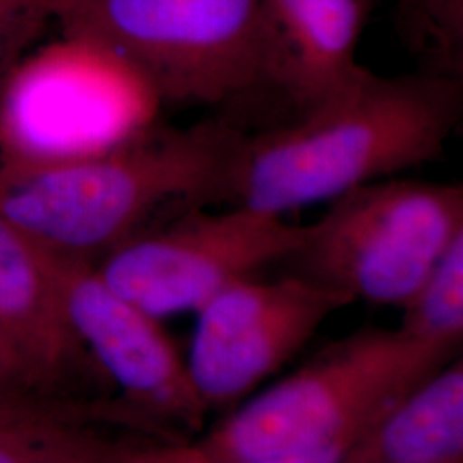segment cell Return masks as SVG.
Returning a JSON list of instances; mask_svg holds the SVG:
<instances>
[{
	"instance_id": "1",
	"label": "cell",
	"mask_w": 463,
	"mask_h": 463,
	"mask_svg": "<svg viewBox=\"0 0 463 463\" xmlns=\"http://www.w3.org/2000/svg\"><path fill=\"white\" fill-rule=\"evenodd\" d=\"M462 78L364 71L292 122L239 131L225 201L285 215L445 156L460 124Z\"/></svg>"
},
{
	"instance_id": "2",
	"label": "cell",
	"mask_w": 463,
	"mask_h": 463,
	"mask_svg": "<svg viewBox=\"0 0 463 463\" xmlns=\"http://www.w3.org/2000/svg\"><path fill=\"white\" fill-rule=\"evenodd\" d=\"M239 128L143 126L116 145L33 170L0 168V215L53 254L93 263L158 210L225 201Z\"/></svg>"
},
{
	"instance_id": "3",
	"label": "cell",
	"mask_w": 463,
	"mask_h": 463,
	"mask_svg": "<svg viewBox=\"0 0 463 463\" xmlns=\"http://www.w3.org/2000/svg\"><path fill=\"white\" fill-rule=\"evenodd\" d=\"M460 347L400 328L354 331L212 430L172 448L165 463H345L365 434Z\"/></svg>"
},
{
	"instance_id": "4",
	"label": "cell",
	"mask_w": 463,
	"mask_h": 463,
	"mask_svg": "<svg viewBox=\"0 0 463 463\" xmlns=\"http://www.w3.org/2000/svg\"><path fill=\"white\" fill-rule=\"evenodd\" d=\"M52 16L155 99L242 110L252 99L258 0H59Z\"/></svg>"
},
{
	"instance_id": "5",
	"label": "cell",
	"mask_w": 463,
	"mask_h": 463,
	"mask_svg": "<svg viewBox=\"0 0 463 463\" xmlns=\"http://www.w3.org/2000/svg\"><path fill=\"white\" fill-rule=\"evenodd\" d=\"M281 263L354 302L402 307L463 233V189L384 177L330 201Z\"/></svg>"
},
{
	"instance_id": "6",
	"label": "cell",
	"mask_w": 463,
	"mask_h": 463,
	"mask_svg": "<svg viewBox=\"0 0 463 463\" xmlns=\"http://www.w3.org/2000/svg\"><path fill=\"white\" fill-rule=\"evenodd\" d=\"M187 208L165 225L136 233L95 265L103 281L155 317L196 313L218 292L280 263L307 239L309 225L233 206L208 213Z\"/></svg>"
},
{
	"instance_id": "7",
	"label": "cell",
	"mask_w": 463,
	"mask_h": 463,
	"mask_svg": "<svg viewBox=\"0 0 463 463\" xmlns=\"http://www.w3.org/2000/svg\"><path fill=\"white\" fill-rule=\"evenodd\" d=\"M141 97L153 99L131 71L64 38L9 80L0 103V168L33 170L116 145L148 124Z\"/></svg>"
},
{
	"instance_id": "8",
	"label": "cell",
	"mask_w": 463,
	"mask_h": 463,
	"mask_svg": "<svg viewBox=\"0 0 463 463\" xmlns=\"http://www.w3.org/2000/svg\"><path fill=\"white\" fill-rule=\"evenodd\" d=\"M47 252L67 323L122 403L170 447L198 436L208 412L158 317L117 294L93 263Z\"/></svg>"
},
{
	"instance_id": "9",
	"label": "cell",
	"mask_w": 463,
	"mask_h": 463,
	"mask_svg": "<svg viewBox=\"0 0 463 463\" xmlns=\"http://www.w3.org/2000/svg\"><path fill=\"white\" fill-rule=\"evenodd\" d=\"M354 304L315 281H235L196 311L189 378L206 412H231L287 364L326 321Z\"/></svg>"
},
{
	"instance_id": "10",
	"label": "cell",
	"mask_w": 463,
	"mask_h": 463,
	"mask_svg": "<svg viewBox=\"0 0 463 463\" xmlns=\"http://www.w3.org/2000/svg\"><path fill=\"white\" fill-rule=\"evenodd\" d=\"M378 0H258V80L248 109L271 103L273 126L309 114L352 83ZM271 128V126H269Z\"/></svg>"
},
{
	"instance_id": "11",
	"label": "cell",
	"mask_w": 463,
	"mask_h": 463,
	"mask_svg": "<svg viewBox=\"0 0 463 463\" xmlns=\"http://www.w3.org/2000/svg\"><path fill=\"white\" fill-rule=\"evenodd\" d=\"M0 336L32 388L52 386L86 348L67 323L49 252L0 215Z\"/></svg>"
},
{
	"instance_id": "12",
	"label": "cell",
	"mask_w": 463,
	"mask_h": 463,
	"mask_svg": "<svg viewBox=\"0 0 463 463\" xmlns=\"http://www.w3.org/2000/svg\"><path fill=\"white\" fill-rule=\"evenodd\" d=\"M463 363L455 357L417 384L365 434L345 463H460Z\"/></svg>"
},
{
	"instance_id": "13",
	"label": "cell",
	"mask_w": 463,
	"mask_h": 463,
	"mask_svg": "<svg viewBox=\"0 0 463 463\" xmlns=\"http://www.w3.org/2000/svg\"><path fill=\"white\" fill-rule=\"evenodd\" d=\"M402 309L400 330L428 342L462 344L463 233L449 244Z\"/></svg>"
},
{
	"instance_id": "14",
	"label": "cell",
	"mask_w": 463,
	"mask_h": 463,
	"mask_svg": "<svg viewBox=\"0 0 463 463\" xmlns=\"http://www.w3.org/2000/svg\"><path fill=\"white\" fill-rule=\"evenodd\" d=\"M397 24L424 71L462 78L463 0H397Z\"/></svg>"
},
{
	"instance_id": "15",
	"label": "cell",
	"mask_w": 463,
	"mask_h": 463,
	"mask_svg": "<svg viewBox=\"0 0 463 463\" xmlns=\"http://www.w3.org/2000/svg\"><path fill=\"white\" fill-rule=\"evenodd\" d=\"M42 19L26 0H0V103L16 71L19 50Z\"/></svg>"
},
{
	"instance_id": "16",
	"label": "cell",
	"mask_w": 463,
	"mask_h": 463,
	"mask_svg": "<svg viewBox=\"0 0 463 463\" xmlns=\"http://www.w3.org/2000/svg\"><path fill=\"white\" fill-rule=\"evenodd\" d=\"M24 388H30L17 365L16 359L0 336V397L19 395Z\"/></svg>"
},
{
	"instance_id": "17",
	"label": "cell",
	"mask_w": 463,
	"mask_h": 463,
	"mask_svg": "<svg viewBox=\"0 0 463 463\" xmlns=\"http://www.w3.org/2000/svg\"><path fill=\"white\" fill-rule=\"evenodd\" d=\"M57 2L59 0H28V4L33 7L34 11L43 17L53 14V9H55Z\"/></svg>"
}]
</instances>
